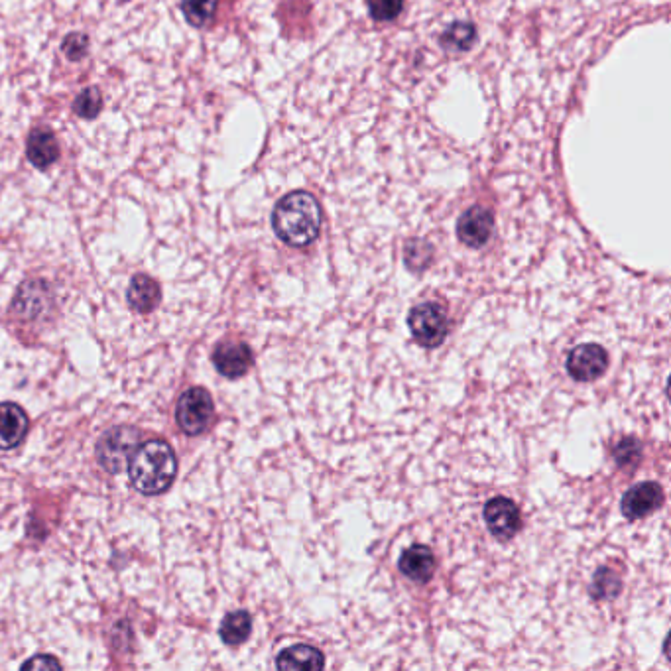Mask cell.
Listing matches in <instances>:
<instances>
[{"label": "cell", "mask_w": 671, "mask_h": 671, "mask_svg": "<svg viewBox=\"0 0 671 671\" xmlns=\"http://www.w3.org/2000/svg\"><path fill=\"white\" fill-rule=\"evenodd\" d=\"M321 219V207L311 193L292 191L274 207L272 227L282 243L304 248L319 237Z\"/></svg>", "instance_id": "1"}, {"label": "cell", "mask_w": 671, "mask_h": 671, "mask_svg": "<svg viewBox=\"0 0 671 671\" xmlns=\"http://www.w3.org/2000/svg\"><path fill=\"white\" fill-rule=\"evenodd\" d=\"M126 467L134 488L146 496H154L172 487L178 473V459L170 443L150 439L134 449Z\"/></svg>", "instance_id": "2"}, {"label": "cell", "mask_w": 671, "mask_h": 671, "mask_svg": "<svg viewBox=\"0 0 671 671\" xmlns=\"http://www.w3.org/2000/svg\"><path fill=\"white\" fill-rule=\"evenodd\" d=\"M138 445H140L138 429L128 426L115 427L107 431L97 445L99 463L109 473H121Z\"/></svg>", "instance_id": "3"}, {"label": "cell", "mask_w": 671, "mask_h": 671, "mask_svg": "<svg viewBox=\"0 0 671 671\" xmlns=\"http://www.w3.org/2000/svg\"><path fill=\"white\" fill-rule=\"evenodd\" d=\"M213 398L205 388L185 390L176 408V420L187 435L203 433L213 420Z\"/></svg>", "instance_id": "4"}, {"label": "cell", "mask_w": 671, "mask_h": 671, "mask_svg": "<svg viewBox=\"0 0 671 671\" xmlns=\"http://www.w3.org/2000/svg\"><path fill=\"white\" fill-rule=\"evenodd\" d=\"M408 325L414 339L427 349L439 347L449 333L447 313L437 304L416 305L410 311Z\"/></svg>", "instance_id": "5"}, {"label": "cell", "mask_w": 671, "mask_h": 671, "mask_svg": "<svg viewBox=\"0 0 671 671\" xmlns=\"http://www.w3.org/2000/svg\"><path fill=\"white\" fill-rule=\"evenodd\" d=\"M609 355L601 345H577L567 357V372L577 382H593L607 372Z\"/></svg>", "instance_id": "6"}, {"label": "cell", "mask_w": 671, "mask_h": 671, "mask_svg": "<svg viewBox=\"0 0 671 671\" xmlns=\"http://www.w3.org/2000/svg\"><path fill=\"white\" fill-rule=\"evenodd\" d=\"M485 522L490 534L502 542L514 538V534L520 530L522 518L518 506L504 496L492 498L485 506Z\"/></svg>", "instance_id": "7"}, {"label": "cell", "mask_w": 671, "mask_h": 671, "mask_svg": "<svg viewBox=\"0 0 671 671\" xmlns=\"http://www.w3.org/2000/svg\"><path fill=\"white\" fill-rule=\"evenodd\" d=\"M492 231H494V215L490 209L481 205L467 209L457 223L459 241L471 248H481L483 244H487Z\"/></svg>", "instance_id": "8"}, {"label": "cell", "mask_w": 671, "mask_h": 671, "mask_svg": "<svg viewBox=\"0 0 671 671\" xmlns=\"http://www.w3.org/2000/svg\"><path fill=\"white\" fill-rule=\"evenodd\" d=\"M664 490L658 483H640L630 488L622 498V514L628 520H640L662 506Z\"/></svg>", "instance_id": "9"}, {"label": "cell", "mask_w": 671, "mask_h": 671, "mask_svg": "<svg viewBox=\"0 0 671 671\" xmlns=\"http://www.w3.org/2000/svg\"><path fill=\"white\" fill-rule=\"evenodd\" d=\"M252 361V351L244 343H221L213 353V365L225 378H241Z\"/></svg>", "instance_id": "10"}, {"label": "cell", "mask_w": 671, "mask_h": 671, "mask_svg": "<svg viewBox=\"0 0 671 671\" xmlns=\"http://www.w3.org/2000/svg\"><path fill=\"white\" fill-rule=\"evenodd\" d=\"M30 420L26 412L12 402L0 404V449L8 451L18 447V443L28 433Z\"/></svg>", "instance_id": "11"}, {"label": "cell", "mask_w": 671, "mask_h": 671, "mask_svg": "<svg viewBox=\"0 0 671 671\" xmlns=\"http://www.w3.org/2000/svg\"><path fill=\"white\" fill-rule=\"evenodd\" d=\"M26 154H28V160H30L38 170H46V168H50L52 164H56V160L60 158V144H58L56 136H54L50 130L36 128V130H32V134L28 136Z\"/></svg>", "instance_id": "12"}, {"label": "cell", "mask_w": 671, "mask_h": 671, "mask_svg": "<svg viewBox=\"0 0 671 671\" xmlns=\"http://www.w3.org/2000/svg\"><path fill=\"white\" fill-rule=\"evenodd\" d=\"M400 571L416 583H427L435 573V557L431 549L426 546L406 549L400 557Z\"/></svg>", "instance_id": "13"}, {"label": "cell", "mask_w": 671, "mask_h": 671, "mask_svg": "<svg viewBox=\"0 0 671 671\" xmlns=\"http://www.w3.org/2000/svg\"><path fill=\"white\" fill-rule=\"evenodd\" d=\"M276 666L280 670L315 671L325 666V658L317 648L307 646V644H298V646H290L284 652H280Z\"/></svg>", "instance_id": "14"}, {"label": "cell", "mask_w": 671, "mask_h": 671, "mask_svg": "<svg viewBox=\"0 0 671 671\" xmlns=\"http://www.w3.org/2000/svg\"><path fill=\"white\" fill-rule=\"evenodd\" d=\"M128 304L132 305L136 311L140 313H148L152 309H156V305L160 304V286L154 278L146 276V274H136L128 286Z\"/></svg>", "instance_id": "15"}, {"label": "cell", "mask_w": 671, "mask_h": 671, "mask_svg": "<svg viewBox=\"0 0 671 671\" xmlns=\"http://www.w3.org/2000/svg\"><path fill=\"white\" fill-rule=\"evenodd\" d=\"M252 632V618L246 610H237V612H231L223 618V624H221V640L227 644V646H239L248 640Z\"/></svg>", "instance_id": "16"}, {"label": "cell", "mask_w": 671, "mask_h": 671, "mask_svg": "<svg viewBox=\"0 0 671 671\" xmlns=\"http://www.w3.org/2000/svg\"><path fill=\"white\" fill-rule=\"evenodd\" d=\"M477 38V30L473 24H467V22H457L453 24L451 28L445 30L443 38H441V44L447 48V50H455V52H465L473 46Z\"/></svg>", "instance_id": "17"}, {"label": "cell", "mask_w": 671, "mask_h": 671, "mask_svg": "<svg viewBox=\"0 0 671 671\" xmlns=\"http://www.w3.org/2000/svg\"><path fill=\"white\" fill-rule=\"evenodd\" d=\"M219 0H182V10L191 26H205L215 16Z\"/></svg>", "instance_id": "18"}, {"label": "cell", "mask_w": 671, "mask_h": 671, "mask_svg": "<svg viewBox=\"0 0 671 671\" xmlns=\"http://www.w3.org/2000/svg\"><path fill=\"white\" fill-rule=\"evenodd\" d=\"M103 109V97L97 87H89L77 95L73 101V111L81 119H95Z\"/></svg>", "instance_id": "19"}, {"label": "cell", "mask_w": 671, "mask_h": 671, "mask_svg": "<svg viewBox=\"0 0 671 671\" xmlns=\"http://www.w3.org/2000/svg\"><path fill=\"white\" fill-rule=\"evenodd\" d=\"M620 591V577L616 573H612L609 569H601L595 575V585L591 587V593L597 599H612L616 597Z\"/></svg>", "instance_id": "20"}, {"label": "cell", "mask_w": 671, "mask_h": 671, "mask_svg": "<svg viewBox=\"0 0 671 671\" xmlns=\"http://www.w3.org/2000/svg\"><path fill=\"white\" fill-rule=\"evenodd\" d=\"M404 0H366V8L372 20L386 22L394 20L402 12Z\"/></svg>", "instance_id": "21"}, {"label": "cell", "mask_w": 671, "mask_h": 671, "mask_svg": "<svg viewBox=\"0 0 671 671\" xmlns=\"http://www.w3.org/2000/svg\"><path fill=\"white\" fill-rule=\"evenodd\" d=\"M61 50H63V54H65L69 60L79 61L81 58L87 56V50H89V38H87L85 34L73 32V34H69V36L63 40Z\"/></svg>", "instance_id": "22"}, {"label": "cell", "mask_w": 671, "mask_h": 671, "mask_svg": "<svg viewBox=\"0 0 671 671\" xmlns=\"http://www.w3.org/2000/svg\"><path fill=\"white\" fill-rule=\"evenodd\" d=\"M616 455V461L618 465L624 469V467H634L640 459V445L636 439H622L614 451Z\"/></svg>", "instance_id": "23"}, {"label": "cell", "mask_w": 671, "mask_h": 671, "mask_svg": "<svg viewBox=\"0 0 671 671\" xmlns=\"http://www.w3.org/2000/svg\"><path fill=\"white\" fill-rule=\"evenodd\" d=\"M24 670H30V668H34V670H38V668H56V670H60L61 664L56 660V658H52V656H36V658H32V660H28L24 666H22Z\"/></svg>", "instance_id": "24"}]
</instances>
